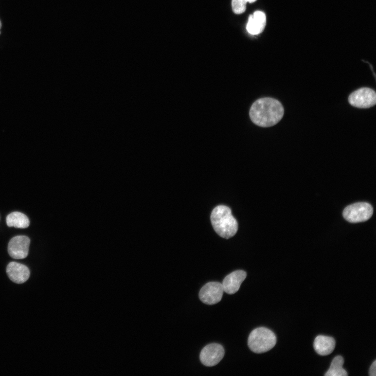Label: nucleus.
<instances>
[{
    "instance_id": "obj_1",
    "label": "nucleus",
    "mask_w": 376,
    "mask_h": 376,
    "mask_svg": "<svg viewBox=\"0 0 376 376\" xmlns=\"http://www.w3.org/2000/svg\"><path fill=\"white\" fill-rule=\"evenodd\" d=\"M284 114V109L281 102L271 97L262 98L256 100L249 112L253 122L263 128L275 126L282 120Z\"/></svg>"
},
{
    "instance_id": "obj_3",
    "label": "nucleus",
    "mask_w": 376,
    "mask_h": 376,
    "mask_svg": "<svg viewBox=\"0 0 376 376\" xmlns=\"http://www.w3.org/2000/svg\"><path fill=\"white\" fill-rule=\"evenodd\" d=\"M277 344V337L270 329L260 327L254 330L250 334L248 345L253 352L261 354L269 351Z\"/></svg>"
},
{
    "instance_id": "obj_14",
    "label": "nucleus",
    "mask_w": 376,
    "mask_h": 376,
    "mask_svg": "<svg viewBox=\"0 0 376 376\" xmlns=\"http://www.w3.org/2000/svg\"><path fill=\"white\" fill-rule=\"evenodd\" d=\"M344 359L341 356H337L332 361L331 366L325 373L326 376H347V371L343 368Z\"/></svg>"
},
{
    "instance_id": "obj_8",
    "label": "nucleus",
    "mask_w": 376,
    "mask_h": 376,
    "mask_svg": "<svg viewBox=\"0 0 376 376\" xmlns=\"http://www.w3.org/2000/svg\"><path fill=\"white\" fill-rule=\"evenodd\" d=\"M30 239L26 236H17L13 238L8 245V253L15 259H23L28 255Z\"/></svg>"
},
{
    "instance_id": "obj_13",
    "label": "nucleus",
    "mask_w": 376,
    "mask_h": 376,
    "mask_svg": "<svg viewBox=\"0 0 376 376\" xmlns=\"http://www.w3.org/2000/svg\"><path fill=\"white\" fill-rule=\"evenodd\" d=\"M7 223L9 227L17 228H26L30 224L28 217L24 214L18 212L10 214L7 218Z\"/></svg>"
},
{
    "instance_id": "obj_7",
    "label": "nucleus",
    "mask_w": 376,
    "mask_h": 376,
    "mask_svg": "<svg viewBox=\"0 0 376 376\" xmlns=\"http://www.w3.org/2000/svg\"><path fill=\"white\" fill-rule=\"evenodd\" d=\"M225 355L224 348L220 344H212L205 347L201 352L200 359L201 363L207 367H213L218 364Z\"/></svg>"
},
{
    "instance_id": "obj_2",
    "label": "nucleus",
    "mask_w": 376,
    "mask_h": 376,
    "mask_svg": "<svg viewBox=\"0 0 376 376\" xmlns=\"http://www.w3.org/2000/svg\"><path fill=\"white\" fill-rule=\"evenodd\" d=\"M211 221L215 231L224 238L233 237L238 230V223L228 207L219 206L213 209Z\"/></svg>"
},
{
    "instance_id": "obj_4",
    "label": "nucleus",
    "mask_w": 376,
    "mask_h": 376,
    "mask_svg": "<svg viewBox=\"0 0 376 376\" xmlns=\"http://www.w3.org/2000/svg\"><path fill=\"white\" fill-rule=\"evenodd\" d=\"M373 212V208L370 204L357 202L346 207L343 216L349 222L357 223L368 220L372 217Z\"/></svg>"
},
{
    "instance_id": "obj_9",
    "label": "nucleus",
    "mask_w": 376,
    "mask_h": 376,
    "mask_svg": "<svg viewBox=\"0 0 376 376\" xmlns=\"http://www.w3.org/2000/svg\"><path fill=\"white\" fill-rule=\"evenodd\" d=\"M247 277V273L243 270H237L227 276L223 281L224 292L232 295L237 293Z\"/></svg>"
},
{
    "instance_id": "obj_6",
    "label": "nucleus",
    "mask_w": 376,
    "mask_h": 376,
    "mask_svg": "<svg viewBox=\"0 0 376 376\" xmlns=\"http://www.w3.org/2000/svg\"><path fill=\"white\" fill-rule=\"evenodd\" d=\"M223 288L222 283L211 282L204 285L201 289L199 298L204 303L213 305L219 302L222 298Z\"/></svg>"
},
{
    "instance_id": "obj_16",
    "label": "nucleus",
    "mask_w": 376,
    "mask_h": 376,
    "mask_svg": "<svg viewBox=\"0 0 376 376\" xmlns=\"http://www.w3.org/2000/svg\"><path fill=\"white\" fill-rule=\"evenodd\" d=\"M369 375L370 376L376 375V361H374L371 364L369 369Z\"/></svg>"
},
{
    "instance_id": "obj_11",
    "label": "nucleus",
    "mask_w": 376,
    "mask_h": 376,
    "mask_svg": "<svg viewBox=\"0 0 376 376\" xmlns=\"http://www.w3.org/2000/svg\"><path fill=\"white\" fill-rule=\"evenodd\" d=\"M314 349L320 355L326 356L331 354L335 347L334 338L325 335H318L315 339Z\"/></svg>"
},
{
    "instance_id": "obj_12",
    "label": "nucleus",
    "mask_w": 376,
    "mask_h": 376,
    "mask_svg": "<svg viewBox=\"0 0 376 376\" xmlns=\"http://www.w3.org/2000/svg\"><path fill=\"white\" fill-rule=\"evenodd\" d=\"M266 25V16L261 11H256L250 15L247 25L248 32L252 35H258L262 32Z\"/></svg>"
},
{
    "instance_id": "obj_5",
    "label": "nucleus",
    "mask_w": 376,
    "mask_h": 376,
    "mask_svg": "<svg viewBox=\"0 0 376 376\" xmlns=\"http://www.w3.org/2000/svg\"><path fill=\"white\" fill-rule=\"evenodd\" d=\"M350 104L359 109H369L376 104V94L371 88L364 87L351 93L349 97Z\"/></svg>"
},
{
    "instance_id": "obj_15",
    "label": "nucleus",
    "mask_w": 376,
    "mask_h": 376,
    "mask_svg": "<svg viewBox=\"0 0 376 376\" xmlns=\"http://www.w3.org/2000/svg\"><path fill=\"white\" fill-rule=\"evenodd\" d=\"M256 1L257 0H232V11L236 14H242L246 10L247 3L252 4Z\"/></svg>"
},
{
    "instance_id": "obj_17",
    "label": "nucleus",
    "mask_w": 376,
    "mask_h": 376,
    "mask_svg": "<svg viewBox=\"0 0 376 376\" xmlns=\"http://www.w3.org/2000/svg\"><path fill=\"white\" fill-rule=\"evenodd\" d=\"M2 27V22L0 21V29H1ZM0 33H1V32H0Z\"/></svg>"
},
{
    "instance_id": "obj_10",
    "label": "nucleus",
    "mask_w": 376,
    "mask_h": 376,
    "mask_svg": "<svg viewBox=\"0 0 376 376\" xmlns=\"http://www.w3.org/2000/svg\"><path fill=\"white\" fill-rule=\"evenodd\" d=\"M7 272L10 279L17 284L25 283L30 277L28 267L15 262H12L8 265Z\"/></svg>"
}]
</instances>
